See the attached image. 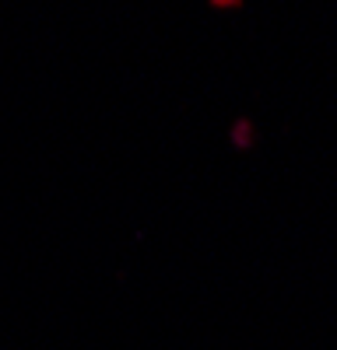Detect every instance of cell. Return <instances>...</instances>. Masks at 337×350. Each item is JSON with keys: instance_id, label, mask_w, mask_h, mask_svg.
I'll return each mask as SVG.
<instances>
[{"instance_id": "2", "label": "cell", "mask_w": 337, "mask_h": 350, "mask_svg": "<svg viewBox=\"0 0 337 350\" xmlns=\"http://www.w3.org/2000/svg\"><path fill=\"white\" fill-rule=\"evenodd\" d=\"M208 4H211L214 11H225V8H232V11H239V8H242V0H208Z\"/></svg>"}, {"instance_id": "1", "label": "cell", "mask_w": 337, "mask_h": 350, "mask_svg": "<svg viewBox=\"0 0 337 350\" xmlns=\"http://www.w3.org/2000/svg\"><path fill=\"white\" fill-rule=\"evenodd\" d=\"M232 144L239 151H246V148H253V144H257V126H253L246 116H239V120L232 123Z\"/></svg>"}]
</instances>
